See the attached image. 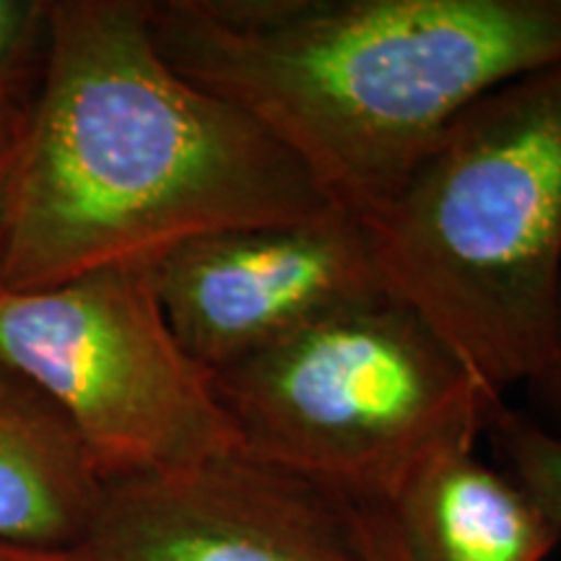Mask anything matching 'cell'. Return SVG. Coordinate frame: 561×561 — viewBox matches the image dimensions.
Instances as JSON below:
<instances>
[{
    "label": "cell",
    "instance_id": "obj_9",
    "mask_svg": "<svg viewBox=\"0 0 561 561\" xmlns=\"http://www.w3.org/2000/svg\"><path fill=\"white\" fill-rule=\"evenodd\" d=\"M104 496L79 434L0 359V543L79 549Z\"/></svg>",
    "mask_w": 561,
    "mask_h": 561
},
{
    "label": "cell",
    "instance_id": "obj_12",
    "mask_svg": "<svg viewBox=\"0 0 561 561\" xmlns=\"http://www.w3.org/2000/svg\"><path fill=\"white\" fill-rule=\"evenodd\" d=\"M39 76V73H37ZM37 76L21 79L13 83L0 87V291H3V201H5V185H9V174L13 157H16V146L24 130L26 110H30V100Z\"/></svg>",
    "mask_w": 561,
    "mask_h": 561
},
{
    "label": "cell",
    "instance_id": "obj_8",
    "mask_svg": "<svg viewBox=\"0 0 561 561\" xmlns=\"http://www.w3.org/2000/svg\"><path fill=\"white\" fill-rule=\"evenodd\" d=\"M388 507L409 561H546L561 528L504 471L458 447L419 468Z\"/></svg>",
    "mask_w": 561,
    "mask_h": 561
},
{
    "label": "cell",
    "instance_id": "obj_10",
    "mask_svg": "<svg viewBox=\"0 0 561 561\" xmlns=\"http://www.w3.org/2000/svg\"><path fill=\"white\" fill-rule=\"evenodd\" d=\"M512 481L520 483L561 528V437L541 430L500 401L489 411L486 430Z\"/></svg>",
    "mask_w": 561,
    "mask_h": 561
},
{
    "label": "cell",
    "instance_id": "obj_15",
    "mask_svg": "<svg viewBox=\"0 0 561 561\" xmlns=\"http://www.w3.org/2000/svg\"><path fill=\"white\" fill-rule=\"evenodd\" d=\"M538 385H543L549 390L551 401L559 405L561 411V299H559V322H557V346H553V359L549 364V369L543 371V377L538 380Z\"/></svg>",
    "mask_w": 561,
    "mask_h": 561
},
{
    "label": "cell",
    "instance_id": "obj_3",
    "mask_svg": "<svg viewBox=\"0 0 561 561\" xmlns=\"http://www.w3.org/2000/svg\"><path fill=\"white\" fill-rule=\"evenodd\" d=\"M364 229L388 294L496 398L541 380L561 299V62L462 110Z\"/></svg>",
    "mask_w": 561,
    "mask_h": 561
},
{
    "label": "cell",
    "instance_id": "obj_7",
    "mask_svg": "<svg viewBox=\"0 0 561 561\" xmlns=\"http://www.w3.org/2000/svg\"><path fill=\"white\" fill-rule=\"evenodd\" d=\"M89 561H371L359 504L248 453L104 483Z\"/></svg>",
    "mask_w": 561,
    "mask_h": 561
},
{
    "label": "cell",
    "instance_id": "obj_13",
    "mask_svg": "<svg viewBox=\"0 0 561 561\" xmlns=\"http://www.w3.org/2000/svg\"><path fill=\"white\" fill-rule=\"evenodd\" d=\"M359 517L371 561H409L388 507H382V504H359Z\"/></svg>",
    "mask_w": 561,
    "mask_h": 561
},
{
    "label": "cell",
    "instance_id": "obj_11",
    "mask_svg": "<svg viewBox=\"0 0 561 561\" xmlns=\"http://www.w3.org/2000/svg\"><path fill=\"white\" fill-rule=\"evenodd\" d=\"M50 0H0V87L39 73Z\"/></svg>",
    "mask_w": 561,
    "mask_h": 561
},
{
    "label": "cell",
    "instance_id": "obj_5",
    "mask_svg": "<svg viewBox=\"0 0 561 561\" xmlns=\"http://www.w3.org/2000/svg\"><path fill=\"white\" fill-rule=\"evenodd\" d=\"M0 359L62 411L104 483L240 453L214 371L182 346L149 265L0 291Z\"/></svg>",
    "mask_w": 561,
    "mask_h": 561
},
{
    "label": "cell",
    "instance_id": "obj_4",
    "mask_svg": "<svg viewBox=\"0 0 561 561\" xmlns=\"http://www.w3.org/2000/svg\"><path fill=\"white\" fill-rule=\"evenodd\" d=\"M242 453L390 504L424 462L473 447L496 398L392 294L354 301L214 371Z\"/></svg>",
    "mask_w": 561,
    "mask_h": 561
},
{
    "label": "cell",
    "instance_id": "obj_1",
    "mask_svg": "<svg viewBox=\"0 0 561 561\" xmlns=\"http://www.w3.org/2000/svg\"><path fill=\"white\" fill-rule=\"evenodd\" d=\"M331 208L268 130L167 62L146 0H50L5 185V291L151 265L195 237Z\"/></svg>",
    "mask_w": 561,
    "mask_h": 561
},
{
    "label": "cell",
    "instance_id": "obj_2",
    "mask_svg": "<svg viewBox=\"0 0 561 561\" xmlns=\"http://www.w3.org/2000/svg\"><path fill=\"white\" fill-rule=\"evenodd\" d=\"M167 62L367 224L462 110L561 62V0H146Z\"/></svg>",
    "mask_w": 561,
    "mask_h": 561
},
{
    "label": "cell",
    "instance_id": "obj_6",
    "mask_svg": "<svg viewBox=\"0 0 561 561\" xmlns=\"http://www.w3.org/2000/svg\"><path fill=\"white\" fill-rule=\"evenodd\" d=\"M149 268L174 335L210 371L261 354L322 314L388 294L367 229L339 208L195 237Z\"/></svg>",
    "mask_w": 561,
    "mask_h": 561
},
{
    "label": "cell",
    "instance_id": "obj_14",
    "mask_svg": "<svg viewBox=\"0 0 561 561\" xmlns=\"http://www.w3.org/2000/svg\"><path fill=\"white\" fill-rule=\"evenodd\" d=\"M0 561H89L81 549H42V546L0 543Z\"/></svg>",
    "mask_w": 561,
    "mask_h": 561
}]
</instances>
